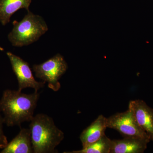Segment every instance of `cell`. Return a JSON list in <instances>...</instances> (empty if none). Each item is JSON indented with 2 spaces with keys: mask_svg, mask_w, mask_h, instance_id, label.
<instances>
[{
  "mask_svg": "<svg viewBox=\"0 0 153 153\" xmlns=\"http://www.w3.org/2000/svg\"><path fill=\"white\" fill-rule=\"evenodd\" d=\"M39 97L37 91L26 94L18 90H5L0 100V112L4 114V123L7 126H13L31 121Z\"/></svg>",
  "mask_w": 153,
  "mask_h": 153,
  "instance_id": "obj_1",
  "label": "cell"
},
{
  "mask_svg": "<svg viewBox=\"0 0 153 153\" xmlns=\"http://www.w3.org/2000/svg\"><path fill=\"white\" fill-rule=\"evenodd\" d=\"M30 125L31 141L34 153H55L57 146L64 138V134L55 125L52 117L38 114Z\"/></svg>",
  "mask_w": 153,
  "mask_h": 153,
  "instance_id": "obj_2",
  "label": "cell"
},
{
  "mask_svg": "<svg viewBox=\"0 0 153 153\" xmlns=\"http://www.w3.org/2000/svg\"><path fill=\"white\" fill-rule=\"evenodd\" d=\"M13 28L9 34V41L13 46L22 47L38 41L48 30L44 19L39 15L28 11L22 21H14Z\"/></svg>",
  "mask_w": 153,
  "mask_h": 153,
  "instance_id": "obj_3",
  "label": "cell"
},
{
  "mask_svg": "<svg viewBox=\"0 0 153 153\" xmlns=\"http://www.w3.org/2000/svg\"><path fill=\"white\" fill-rule=\"evenodd\" d=\"M67 68L66 60L57 54L44 63L34 65L33 69L36 77L47 82L48 87L53 91H57L61 87L59 80Z\"/></svg>",
  "mask_w": 153,
  "mask_h": 153,
  "instance_id": "obj_4",
  "label": "cell"
},
{
  "mask_svg": "<svg viewBox=\"0 0 153 153\" xmlns=\"http://www.w3.org/2000/svg\"><path fill=\"white\" fill-rule=\"evenodd\" d=\"M107 126L108 128L117 131L124 137H139L149 140L139 125L133 113L129 108L124 112L118 113L107 118Z\"/></svg>",
  "mask_w": 153,
  "mask_h": 153,
  "instance_id": "obj_5",
  "label": "cell"
},
{
  "mask_svg": "<svg viewBox=\"0 0 153 153\" xmlns=\"http://www.w3.org/2000/svg\"><path fill=\"white\" fill-rule=\"evenodd\" d=\"M7 54L10 61L13 71L18 79V90L22 91L24 88H32L35 91H38L40 88L44 87L46 82L36 80L27 62L11 52H7Z\"/></svg>",
  "mask_w": 153,
  "mask_h": 153,
  "instance_id": "obj_6",
  "label": "cell"
},
{
  "mask_svg": "<svg viewBox=\"0 0 153 153\" xmlns=\"http://www.w3.org/2000/svg\"><path fill=\"white\" fill-rule=\"evenodd\" d=\"M128 108L133 113L139 125L150 141L153 142V108L140 100L130 101Z\"/></svg>",
  "mask_w": 153,
  "mask_h": 153,
  "instance_id": "obj_7",
  "label": "cell"
},
{
  "mask_svg": "<svg viewBox=\"0 0 153 153\" xmlns=\"http://www.w3.org/2000/svg\"><path fill=\"white\" fill-rule=\"evenodd\" d=\"M150 140L139 137H124L112 140L110 153H143Z\"/></svg>",
  "mask_w": 153,
  "mask_h": 153,
  "instance_id": "obj_8",
  "label": "cell"
},
{
  "mask_svg": "<svg viewBox=\"0 0 153 153\" xmlns=\"http://www.w3.org/2000/svg\"><path fill=\"white\" fill-rule=\"evenodd\" d=\"M107 128V118L100 115L81 133L79 139L82 148L86 147L105 135Z\"/></svg>",
  "mask_w": 153,
  "mask_h": 153,
  "instance_id": "obj_9",
  "label": "cell"
},
{
  "mask_svg": "<svg viewBox=\"0 0 153 153\" xmlns=\"http://www.w3.org/2000/svg\"><path fill=\"white\" fill-rule=\"evenodd\" d=\"M1 153H33L30 128H21L19 134L8 143Z\"/></svg>",
  "mask_w": 153,
  "mask_h": 153,
  "instance_id": "obj_10",
  "label": "cell"
},
{
  "mask_svg": "<svg viewBox=\"0 0 153 153\" xmlns=\"http://www.w3.org/2000/svg\"><path fill=\"white\" fill-rule=\"evenodd\" d=\"M32 0H0V22L5 25L17 11L25 8L29 10Z\"/></svg>",
  "mask_w": 153,
  "mask_h": 153,
  "instance_id": "obj_11",
  "label": "cell"
},
{
  "mask_svg": "<svg viewBox=\"0 0 153 153\" xmlns=\"http://www.w3.org/2000/svg\"><path fill=\"white\" fill-rule=\"evenodd\" d=\"M112 140L105 135L97 141L78 151L64 152V153H110Z\"/></svg>",
  "mask_w": 153,
  "mask_h": 153,
  "instance_id": "obj_12",
  "label": "cell"
},
{
  "mask_svg": "<svg viewBox=\"0 0 153 153\" xmlns=\"http://www.w3.org/2000/svg\"><path fill=\"white\" fill-rule=\"evenodd\" d=\"M4 123V118L2 117L0 114V149H4L8 143L7 137L5 135L3 131Z\"/></svg>",
  "mask_w": 153,
  "mask_h": 153,
  "instance_id": "obj_13",
  "label": "cell"
},
{
  "mask_svg": "<svg viewBox=\"0 0 153 153\" xmlns=\"http://www.w3.org/2000/svg\"><path fill=\"white\" fill-rule=\"evenodd\" d=\"M0 51H4V49L1 47H0Z\"/></svg>",
  "mask_w": 153,
  "mask_h": 153,
  "instance_id": "obj_14",
  "label": "cell"
}]
</instances>
